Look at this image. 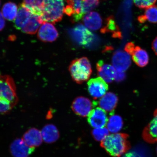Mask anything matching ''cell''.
<instances>
[{
    "mask_svg": "<svg viewBox=\"0 0 157 157\" xmlns=\"http://www.w3.org/2000/svg\"><path fill=\"white\" fill-rule=\"evenodd\" d=\"M106 21V25L101 29V32L103 33L113 32V37L120 38L121 36V34L118 30V27L117 26L113 17H110Z\"/></svg>",
    "mask_w": 157,
    "mask_h": 157,
    "instance_id": "cell-24",
    "label": "cell"
},
{
    "mask_svg": "<svg viewBox=\"0 0 157 157\" xmlns=\"http://www.w3.org/2000/svg\"><path fill=\"white\" fill-rule=\"evenodd\" d=\"M135 5L141 9H146L154 5L156 0H133Z\"/></svg>",
    "mask_w": 157,
    "mask_h": 157,
    "instance_id": "cell-28",
    "label": "cell"
},
{
    "mask_svg": "<svg viewBox=\"0 0 157 157\" xmlns=\"http://www.w3.org/2000/svg\"><path fill=\"white\" fill-rule=\"evenodd\" d=\"M130 55L126 52L119 51L114 54L112 59L113 66L117 70L125 71L130 66Z\"/></svg>",
    "mask_w": 157,
    "mask_h": 157,
    "instance_id": "cell-13",
    "label": "cell"
},
{
    "mask_svg": "<svg viewBox=\"0 0 157 157\" xmlns=\"http://www.w3.org/2000/svg\"><path fill=\"white\" fill-rule=\"evenodd\" d=\"M102 145L108 154L114 157L123 156L128 149L126 137L120 133H110Z\"/></svg>",
    "mask_w": 157,
    "mask_h": 157,
    "instance_id": "cell-2",
    "label": "cell"
},
{
    "mask_svg": "<svg viewBox=\"0 0 157 157\" xmlns=\"http://www.w3.org/2000/svg\"><path fill=\"white\" fill-rule=\"evenodd\" d=\"M144 135L148 142L157 143V109L154 112V117L146 128Z\"/></svg>",
    "mask_w": 157,
    "mask_h": 157,
    "instance_id": "cell-19",
    "label": "cell"
},
{
    "mask_svg": "<svg viewBox=\"0 0 157 157\" xmlns=\"http://www.w3.org/2000/svg\"><path fill=\"white\" fill-rule=\"evenodd\" d=\"M18 10L17 6L15 3L9 2L3 5L1 13L5 19L13 21L16 18Z\"/></svg>",
    "mask_w": 157,
    "mask_h": 157,
    "instance_id": "cell-22",
    "label": "cell"
},
{
    "mask_svg": "<svg viewBox=\"0 0 157 157\" xmlns=\"http://www.w3.org/2000/svg\"><path fill=\"white\" fill-rule=\"evenodd\" d=\"M41 132L43 140L48 143L56 142L59 137V133L57 128L52 124L45 125Z\"/></svg>",
    "mask_w": 157,
    "mask_h": 157,
    "instance_id": "cell-18",
    "label": "cell"
},
{
    "mask_svg": "<svg viewBox=\"0 0 157 157\" xmlns=\"http://www.w3.org/2000/svg\"><path fill=\"white\" fill-rule=\"evenodd\" d=\"M35 148L28 146L22 139H15L10 146V151L14 157H29Z\"/></svg>",
    "mask_w": 157,
    "mask_h": 157,
    "instance_id": "cell-11",
    "label": "cell"
},
{
    "mask_svg": "<svg viewBox=\"0 0 157 157\" xmlns=\"http://www.w3.org/2000/svg\"><path fill=\"white\" fill-rule=\"evenodd\" d=\"M94 105L88 98L80 97L74 100L71 108L74 112L79 116L88 117L93 109Z\"/></svg>",
    "mask_w": 157,
    "mask_h": 157,
    "instance_id": "cell-9",
    "label": "cell"
},
{
    "mask_svg": "<svg viewBox=\"0 0 157 157\" xmlns=\"http://www.w3.org/2000/svg\"><path fill=\"white\" fill-rule=\"evenodd\" d=\"M69 71L74 81L81 84L87 81L91 76V64L87 58L76 59L71 63Z\"/></svg>",
    "mask_w": 157,
    "mask_h": 157,
    "instance_id": "cell-4",
    "label": "cell"
},
{
    "mask_svg": "<svg viewBox=\"0 0 157 157\" xmlns=\"http://www.w3.org/2000/svg\"><path fill=\"white\" fill-rule=\"evenodd\" d=\"M123 125L122 118L119 115L113 114L109 117L106 127L110 133H119L122 129Z\"/></svg>",
    "mask_w": 157,
    "mask_h": 157,
    "instance_id": "cell-20",
    "label": "cell"
},
{
    "mask_svg": "<svg viewBox=\"0 0 157 157\" xmlns=\"http://www.w3.org/2000/svg\"><path fill=\"white\" fill-rule=\"evenodd\" d=\"M65 0H45L41 16L44 22L55 23L61 20L64 13Z\"/></svg>",
    "mask_w": 157,
    "mask_h": 157,
    "instance_id": "cell-3",
    "label": "cell"
},
{
    "mask_svg": "<svg viewBox=\"0 0 157 157\" xmlns=\"http://www.w3.org/2000/svg\"><path fill=\"white\" fill-rule=\"evenodd\" d=\"M71 36L78 44L87 46L94 40L93 33L81 24L76 25L68 31Z\"/></svg>",
    "mask_w": 157,
    "mask_h": 157,
    "instance_id": "cell-7",
    "label": "cell"
},
{
    "mask_svg": "<svg viewBox=\"0 0 157 157\" xmlns=\"http://www.w3.org/2000/svg\"><path fill=\"white\" fill-rule=\"evenodd\" d=\"M13 107L12 104L7 100L0 98V111L2 114L9 113Z\"/></svg>",
    "mask_w": 157,
    "mask_h": 157,
    "instance_id": "cell-27",
    "label": "cell"
},
{
    "mask_svg": "<svg viewBox=\"0 0 157 157\" xmlns=\"http://www.w3.org/2000/svg\"><path fill=\"white\" fill-rule=\"evenodd\" d=\"M131 56L133 62L140 67H144L148 63L149 58L148 53L140 47H135Z\"/></svg>",
    "mask_w": 157,
    "mask_h": 157,
    "instance_id": "cell-21",
    "label": "cell"
},
{
    "mask_svg": "<svg viewBox=\"0 0 157 157\" xmlns=\"http://www.w3.org/2000/svg\"><path fill=\"white\" fill-rule=\"evenodd\" d=\"M152 48L155 53L157 55V37L152 43Z\"/></svg>",
    "mask_w": 157,
    "mask_h": 157,
    "instance_id": "cell-31",
    "label": "cell"
},
{
    "mask_svg": "<svg viewBox=\"0 0 157 157\" xmlns=\"http://www.w3.org/2000/svg\"><path fill=\"white\" fill-rule=\"evenodd\" d=\"M58 32L52 23L44 22L39 28L38 38L44 42H53L58 38Z\"/></svg>",
    "mask_w": 157,
    "mask_h": 157,
    "instance_id": "cell-12",
    "label": "cell"
},
{
    "mask_svg": "<svg viewBox=\"0 0 157 157\" xmlns=\"http://www.w3.org/2000/svg\"><path fill=\"white\" fill-rule=\"evenodd\" d=\"M87 84L88 92L95 99L103 97L109 89L107 82L99 77L90 80Z\"/></svg>",
    "mask_w": 157,
    "mask_h": 157,
    "instance_id": "cell-8",
    "label": "cell"
},
{
    "mask_svg": "<svg viewBox=\"0 0 157 157\" xmlns=\"http://www.w3.org/2000/svg\"><path fill=\"white\" fill-rule=\"evenodd\" d=\"M67 7L71 10L72 21L76 22L81 20L99 5V0H67Z\"/></svg>",
    "mask_w": 157,
    "mask_h": 157,
    "instance_id": "cell-5",
    "label": "cell"
},
{
    "mask_svg": "<svg viewBox=\"0 0 157 157\" xmlns=\"http://www.w3.org/2000/svg\"><path fill=\"white\" fill-rule=\"evenodd\" d=\"M22 139L28 146L34 148L40 146L43 140L41 131L36 128L29 129L23 135Z\"/></svg>",
    "mask_w": 157,
    "mask_h": 157,
    "instance_id": "cell-15",
    "label": "cell"
},
{
    "mask_svg": "<svg viewBox=\"0 0 157 157\" xmlns=\"http://www.w3.org/2000/svg\"><path fill=\"white\" fill-rule=\"evenodd\" d=\"M0 19H1V29H1V31L4 28L5 25V18L4 17H3L1 13V17H0Z\"/></svg>",
    "mask_w": 157,
    "mask_h": 157,
    "instance_id": "cell-32",
    "label": "cell"
},
{
    "mask_svg": "<svg viewBox=\"0 0 157 157\" xmlns=\"http://www.w3.org/2000/svg\"><path fill=\"white\" fill-rule=\"evenodd\" d=\"M97 68L99 77L103 78L107 83H111L115 80L116 70L113 66L100 60L97 64Z\"/></svg>",
    "mask_w": 157,
    "mask_h": 157,
    "instance_id": "cell-14",
    "label": "cell"
},
{
    "mask_svg": "<svg viewBox=\"0 0 157 157\" xmlns=\"http://www.w3.org/2000/svg\"><path fill=\"white\" fill-rule=\"evenodd\" d=\"M135 44L132 42L128 43L125 48V52L131 56L135 50Z\"/></svg>",
    "mask_w": 157,
    "mask_h": 157,
    "instance_id": "cell-30",
    "label": "cell"
},
{
    "mask_svg": "<svg viewBox=\"0 0 157 157\" xmlns=\"http://www.w3.org/2000/svg\"><path fill=\"white\" fill-rule=\"evenodd\" d=\"M44 22L40 15L24 3L19 5L17 17L14 21V26L17 29L25 34H34Z\"/></svg>",
    "mask_w": 157,
    "mask_h": 157,
    "instance_id": "cell-1",
    "label": "cell"
},
{
    "mask_svg": "<svg viewBox=\"0 0 157 157\" xmlns=\"http://www.w3.org/2000/svg\"><path fill=\"white\" fill-rule=\"evenodd\" d=\"M107 113L99 107L92 110L88 116V121L93 128L106 127L108 121Z\"/></svg>",
    "mask_w": 157,
    "mask_h": 157,
    "instance_id": "cell-10",
    "label": "cell"
},
{
    "mask_svg": "<svg viewBox=\"0 0 157 157\" xmlns=\"http://www.w3.org/2000/svg\"><path fill=\"white\" fill-rule=\"evenodd\" d=\"M156 151H157V150H156Z\"/></svg>",
    "mask_w": 157,
    "mask_h": 157,
    "instance_id": "cell-33",
    "label": "cell"
},
{
    "mask_svg": "<svg viewBox=\"0 0 157 157\" xmlns=\"http://www.w3.org/2000/svg\"><path fill=\"white\" fill-rule=\"evenodd\" d=\"M118 100L117 96L115 94L110 92L106 93L99 100V107L107 113L111 112L116 107Z\"/></svg>",
    "mask_w": 157,
    "mask_h": 157,
    "instance_id": "cell-16",
    "label": "cell"
},
{
    "mask_svg": "<svg viewBox=\"0 0 157 157\" xmlns=\"http://www.w3.org/2000/svg\"><path fill=\"white\" fill-rule=\"evenodd\" d=\"M109 134L110 133L106 127L93 128L92 131V134L94 139L101 143L105 140Z\"/></svg>",
    "mask_w": 157,
    "mask_h": 157,
    "instance_id": "cell-26",
    "label": "cell"
},
{
    "mask_svg": "<svg viewBox=\"0 0 157 157\" xmlns=\"http://www.w3.org/2000/svg\"><path fill=\"white\" fill-rule=\"evenodd\" d=\"M138 20L141 23L147 21L150 23H157V6L153 5L146 9L144 15L138 17Z\"/></svg>",
    "mask_w": 157,
    "mask_h": 157,
    "instance_id": "cell-23",
    "label": "cell"
},
{
    "mask_svg": "<svg viewBox=\"0 0 157 157\" xmlns=\"http://www.w3.org/2000/svg\"><path fill=\"white\" fill-rule=\"evenodd\" d=\"M84 25L88 29L94 31L97 30L101 28L102 20L99 13L92 11L86 14L83 17Z\"/></svg>",
    "mask_w": 157,
    "mask_h": 157,
    "instance_id": "cell-17",
    "label": "cell"
},
{
    "mask_svg": "<svg viewBox=\"0 0 157 157\" xmlns=\"http://www.w3.org/2000/svg\"><path fill=\"white\" fill-rule=\"evenodd\" d=\"M0 83L1 98L7 100L14 106L18 102V99L14 80L9 75H1Z\"/></svg>",
    "mask_w": 157,
    "mask_h": 157,
    "instance_id": "cell-6",
    "label": "cell"
},
{
    "mask_svg": "<svg viewBox=\"0 0 157 157\" xmlns=\"http://www.w3.org/2000/svg\"><path fill=\"white\" fill-rule=\"evenodd\" d=\"M125 74L124 71L116 70L115 78L116 81L120 82L123 81L125 79Z\"/></svg>",
    "mask_w": 157,
    "mask_h": 157,
    "instance_id": "cell-29",
    "label": "cell"
},
{
    "mask_svg": "<svg viewBox=\"0 0 157 157\" xmlns=\"http://www.w3.org/2000/svg\"><path fill=\"white\" fill-rule=\"evenodd\" d=\"M23 3L32 10L41 16L45 0H23Z\"/></svg>",
    "mask_w": 157,
    "mask_h": 157,
    "instance_id": "cell-25",
    "label": "cell"
}]
</instances>
